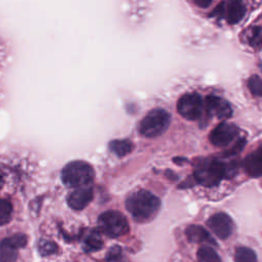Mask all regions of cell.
<instances>
[{
    "label": "cell",
    "mask_w": 262,
    "mask_h": 262,
    "mask_svg": "<svg viewBox=\"0 0 262 262\" xmlns=\"http://www.w3.org/2000/svg\"><path fill=\"white\" fill-rule=\"evenodd\" d=\"M98 227L110 237H119L129 230L126 217L118 211H106L98 217Z\"/></svg>",
    "instance_id": "obj_5"
},
{
    "label": "cell",
    "mask_w": 262,
    "mask_h": 262,
    "mask_svg": "<svg viewBox=\"0 0 262 262\" xmlns=\"http://www.w3.org/2000/svg\"><path fill=\"white\" fill-rule=\"evenodd\" d=\"M207 225L211 231L221 239L229 237L233 230V222L231 218L222 212L212 215L208 219Z\"/></svg>",
    "instance_id": "obj_9"
},
{
    "label": "cell",
    "mask_w": 262,
    "mask_h": 262,
    "mask_svg": "<svg viewBox=\"0 0 262 262\" xmlns=\"http://www.w3.org/2000/svg\"><path fill=\"white\" fill-rule=\"evenodd\" d=\"M186 237L192 243H207L211 245H216L214 238L210 233L200 225H189L185 230Z\"/></svg>",
    "instance_id": "obj_13"
},
{
    "label": "cell",
    "mask_w": 262,
    "mask_h": 262,
    "mask_svg": "<svg viewBox=\"0 0 262 262\" xmlns=\"http://www.w3.org/2000/svg\"><path fill=\"white\" fill-rule=\"evenodd\" d=\"M108 147L112 152L122 158L127 156L131 151L132 143L127 139H115L110 142Z\"/></svg>",
    "instance_id": "obj_15"
},
{
    "label": "cell",
    "mask_w": 262,
    "mask_h": 262,
    "mask_svg": "<svg viewBox=\"0 0 262 262\" xmlns=\"http://www.w3.org/2000/svg\"><path fill=\"white\" fill-rule=\"evenodd\" d=\"M3 182H4V180H3V175H2V173H1V171H0V189H1L2 185H3Z\"/></svg>",
    "instance_id": "obj_27"
},
{
    "label": "cell",
    "mask_w": 262,
    "mask_h": 262,
    "mask_svg": "<svg viewBox=\"0 0 262 262\" xmlns=\"http://www.w3.org/2000/svg\"><path fill=\"white\" fill-rule=\"evenodd\" d=\"M248 88L255 96H262V80L259 76L253 75L248 79Z\"/></svg>",
    "instance_id": "obj_21"
},
{
    "label": "cell",
    "mask_w": 262,
    "mask_h": 262,
    "mask_svg": "<svg viewBox=\"0 0 262 262\" xmlns=\"http://www.w3.org/2000/svg\"><path fill=\"white\" fill-rule=\"evenodd\" d=\"M198 258L201 262H221L219 255L209 246H203L199 249Z\"/></svg>",
    "instance_id": "obj_17"
},
{
    "label": "cell",
    "mask_w": 262,
    "mask_h": 262,
    "mask_svg": "<svg viewBox=\"0 0 262 262\" xmlns=\"http://www.w3.org/2000/svg\"><path fill=\"white\" fill-rule=\"evenodd\" d=\"M235 262H257V256L255 252L247 247H239L234 254Z\"/></svg>",
    "instance_id": "obj_18"
},
{
    "label": "cell",
    "mask_w": 262,
    "mask_h": 262,
    "mask_svg": "<svg viewBox=\"0 0 262 262\" xmlns=\"http://www.w3.org/2000/svg\"><path fill=\"white\" fill-rule=\"evenodd\" d=\"M103 243L99 235V233L96 230H92L84 239V250L87 252H94L101 249Z\"/></svg>",
    "instance_id": "obj_16"
},
{
    "label": "cell",
    "mask_w": 262,
    "mask_h": 262,
    "mask_svg": "<svg viewBox=\"0 0 262 262\" xmlns=\"http://www.w3.org/2000/svg\"><path fill=\"white\" fill-rule=\"evenodd\" d=\"M259 147H261L262 148V142H261V144H260V146Z\"/></svg>",
    "instance_id": "obj_28"
},
{
    "label": "cell",
    "mask_w": 262,
    "mask_h": 262,
    "mask_svg": "<svg viewBox=\"0 0 262 262\" xmlns=\"http://www.w3.org/2000/svg\"><path fill=\"white\" fill-rule=\"evenodd\" d=\"M204 103L198 93H187L182 95L177 101L178 113L187 120H196L201 117Z\"/></svg>",
    "instance_id": "obj_6"
},
{
    "label": "cell",
    "mask_w": 262,
    "mask_h": 262,
    "mask_svg": "<svg viewBox=\"0 0 262 262\" xmlns=\"http://www.w3.org/2000/svg\"><path fill=\"white\" fill-rule=\"evenodd\" d=\"M120 259H121V248L117 246L111 248L107 253L106 260L110 262H119Z\"/></svg>",
    "instance_id": "obj_22"
},
{
    "label": "cell",
    "mask_w": 262,
    "mask_h": 262,
    "mask_svg": "<svg viewBox=\"0 0 262 262\" xmlns=\"http://www.w3.org/2000/svg\"><path fill=\"white\" fill-rule=\"evenodd\" d=\"M261 29H256L252 39L250 40L251 44L253 46H258V47H262V33H260Z\"/></svg>",
    "instance_id": "obj_24"
},
{
    "label": "cell",
    "mask_w": 262,
    "mask_h": 262,
    "mask_svg": "<svg viewBox=\"0 0 262 262\" xmlns=\"http://www.w3.org/2000/svg\"><path fill=\"white\" fill-rule=\"evenodd\" d=\"M193 3L202 8H206L211 5L212 1L211 0H193Z\"/></svg>",
    "instance_id": "obj_26"
},
{
    "label": "cell",
    "mask_w": 262,
    "mask_h": 262,
    "mask_svg": "<svg viewBox=\"0 0 262 262\" xmlns=\"http://www.w3.org/2000/svg\"><path fill=\"white\" fill-rule=\"evenodd\" d=\"M12 206L7 200L0 199V225L8 223L11 219Z\"/></svg>",
    "instance_id": "obj_20"
},
{
    "label": "cell",
    "mask_w": 262,
    "mask_h": 262,
    "mask_svg": "<svg viewBox=\"0 0 262 262\" xmlns=\"http://www.w3.org/2000/svg\"><path fill=\"white\" fill-rule=\"evenodd\" d=\"M93 199V191L90 187H83L74 190L68 198L69 206L74 210L84 209Z\"/></svg>",
    "instance_id": "obj_12"
},
{
    "label": "cell",
    "mask_w": 262,
    "mask_h": 262,
    "mask_svg": "<svg viewBox=\"0 0 262 262\" xmlns=\"http://www.w3.org/2000/svg\"><path fill=\"white\" fill-rule=\"evenodd\" d=\"M239 129L230 123L222 122L217 125L210 133L209 139L215 146L225 147L238 135Z\"/></svg>",
    "instance_id": "obj_8"
},
{
    "label": "cell",
    "mask_w": 262,
    "mask_h": 262,
    "mask_svg": "<svg viewBox=\"0 0 262 262\" xmlns=\"http://www.w3.org/2000/svg\"><path fill=\"white\" fill-rule=\"evenodd\" d=\"M204 107L209 115L216 116L219 119H227L232 115L230 104L225 99L215 95H209L206 97Z\"/></svg>",
    "instance_id": "obj_10"
},
{
    "label": "cell",
    "mask_w": 262,
    "mask_h": 262,
    "mask_svg": "<svg viewBox=\"0 0 262 262\" xmlns=\"http://www.w3.org/2000/svg\"><path fill=\"white\" fill-rule=\"evenodd\" d=\"M246 13V6L241 1H230L226 4L224 17L228 24L234 25L238 23Z\"/></svg>",
    "instance_id": "obj_14"
},
{
    "label": "cell",
    "mask_w": 262,
    "mask_h": 262,
    "mask_svg": "<svg viewBox=\"0 0 262 262\" xmlns=\"http://www.w3.org/2000/svg\"><path fill=\"white\" fill-rule=\"evenodd\" d=\"M224 13H225V3L222 2L220 3L218 6H216V8L209 14L210 17H224Z\"/></svg>",
    "instance_id": "obj_25"
},
{
    "label": "cell",
    "mask_w": 262,
    "mask_h": 262,
    "mask_svg": "<svg viewBox=\"0 0 262 262\" xmlns=\"http://www.w3.org/2000/svg\"><path fill=\"white\" fill-rule=\"evenodd\" d=\"M171 122V116L162 108H154L146 114L139 124V132L141 135L155 138L162 135Z\"/></svg>",
    "instance_id": "obj_3"
},
{
    "label": "cell",
    "mask_w": 262,
    "mask_h": 262,
    "mask_svg": "<svg viewBox=\"0 0 262 262\" xmlns=\"http://www.w3.org/2000/svg\"><path fill=\"white\" fill-rule=\"evenodd\" d=\"M225 177L224 163L214 158L201 159L194 165L193 178L204 186H215L220 183L222 178Z\"/></svg>",
    "instance_id": "obj_2"
},
{
    "label": "cell",
    "mask_w": 262,
    "mask_h": 262,
    "mask_svg": "<svg viewBox=\"0 0 262 262\" xmlns=\"http://www.w3.org/2000/svg\"><path fill=\"white\" fill-rule=\"evenodd\" d=\"M125 204L128 212L138 222H146L151 219L161 207L159 198L144 189L129 194Z\"/></svg>",
    "instance_id": "obj_1"
},
{
    "label": "cell",
    "mask_w": 262,
    "mask_h": 262,
    "mask_svg": "<svg viewBox=\"0 0 262 262\" xmlns=\"http://www.w3.org/2000/svg\"><path fill=\"white\" fill-rule=\"evenodd\" d=\"M243 168L251 177L262 176V148L258 147L243 161Z\"/></svg>",
    "instance_id": "obj_11"
},
{
    "label": "cell",
    "mask_w": 262,
    "mask_h": 262,
    "mask_svg": "<svg viewBox=\"0 0 262 262\" xmlns=\"http://www.w3.org/2000/svg\"><path fill=\"white\" fill-rule=\"evenodd\" d=\"M38 250H39L40 255H42V256H50V255H53V254L57 253L58 247L52 241L41 239L38 243Z\"/></svg>",
    "instance_id": "obj_19"
},
{
    "label": "cell",
    "mask_w": 262,
    "mask_h": 262,
    "mask_svg": "<svg viewBox=\"0 0 262 262\" xmlns=\"http://www.w3.org/2000/svg\"><path fill=\"white\" fill-rule=\"evenodd\" d=\"M27 235L15 233L0 242V262H16L18 249L27 245Z\"/></svg>",
    "instance_id": "obj_7"
},
{
    "label": "cell",
    "mask_w": 262,
    "mask_h": 262,
    "mask_svg": "<svg viewBox=\"0 0 262 262\" xmlns=\"http://www.w3.org/2000/svg\"><path fill=\"white\" fill-rule=\"evenodd\" d=\"M93 168L86 162L74 161L69 163L61 172L62 182L72 187H81L93 180Z\"/></svg>",
    "instance_id": "obj_4"
},
{
    "label": "cell",
    "mask_w": 262,
    "mask_h": 262,
    "mask_svg": "<svg viewBox=\"0 0 262 262\" xmlns=\"http://www.w3.org/2000/svg\"><path fill=\"white\" fill-rule=\"evenodd\" d=\"M245 144H246L245 138H239V139L236 141V143L234 144V147L231 148V149H229V150H227L226 152H224V155H226V156H234V155L238 154L241 150H243Z\"/></svg>",
    "instance_id": "obj_23"
}]
</instances>
